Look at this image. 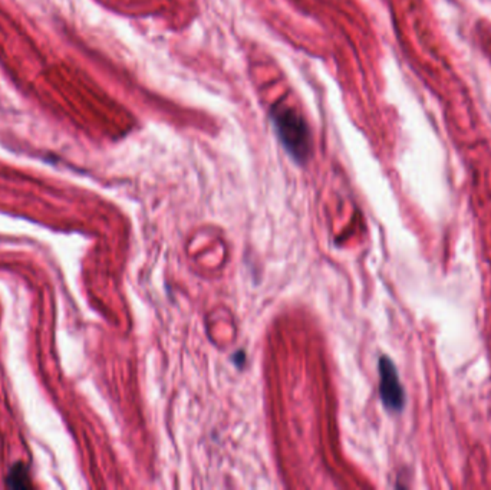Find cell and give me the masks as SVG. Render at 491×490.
<instances>
[{
	"label": "cell",
	"mask_w": 491,
	"mask_h": 490,
	"mask_svg": "<svg viewBox=\"0 0 491 490\" xmlns=\"http://www.w3.org/2000/svg\"><path fill=\"white\" fill-rule=\"evenodd\" d=\"M379 394L384 406L391 411H401L405 406V393L399 381L392 360L383 355L379 358Z\"/></svg>",
	"instance_id": "cell-2"
},
{
	"label": "cell",
	"mask_w": 491,
	"mask_h": 490,
	"mask_svg": "<svg viewBox=\"0 0 491 490\" xmlns=\"http://www.w3.org/2000/svg\"><path fill=\"white\" fill-rule=\"evenodd\" d=\"M272 118L284 148L295 160L305 161L310 152V136L303 117L292 106L277 105L272 109Z\"/></svg>",
	"instance_id": "cell-1"
},
{
	"label": "cell",
	"mask_w": 491,
	"mask_h": 490,
	"mask_svg": "<svg viewBox=\"0 0 491 490\" xmlns=\"http://www.w3.org/2000/svg\"><path fill=\"white\" fill-rule=\"evenodd\" d=\"M6 483L12 489H29V487H32V483L29 482L26 467L22 463H17V464H15L12 467L9 476L6 477Z\"/></svg>",
	"instance_id": "cell-3"
}]
</instances>
